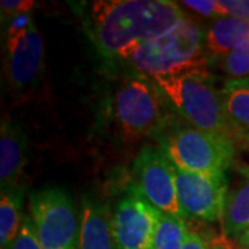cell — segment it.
Instances as JSON below:
<instances>
[{"label": "cell", "mask_w": 249, "mask_h": 249, "mask_svg": "<svg viewBox=\"0 0 249 249\" xmlns=\"http://www.w3.org/2000/svg\"><path fill=\"white\" fill-rule=\"evenodd\" d=\"M85 19L98 53L124 60L137 47L170 32L186 16L168 0H98L90 3Z\"/></svg>", "instance_id": "1"}, {"label": "cell", "mask_w": 249, "mask_h": 249, "mask_svg": "<svg viewBox=\"0 0 249 249\" xmlns=\"http://www.w3.org/2000/svg\"><path fill=\"white\" fill-rule=\"evenodd\" d=\"M169 107L193 127L231 139L235 132L227 119L220 91L214 89L208 70L151 78Z\"/></svg>", "instance_id": "2"}, {"label": "cell", "mask_w": 249, "mask_h": 249, "mask_svg": "<svg viewBox=\"0 0 249 249\" xmlns=\"http://www.w3.org/2000/svg\"><path fill=\"white\" fill-rule=\"evenodd\" d=\"M205 49L202 28L186 18L170 32L137 47L124 61L132 71L148 78L178 75L206 70L209 58Z\"/></svg>", "instance_id": "3"}, {"label": "cell", "mask_w": 249, "mask_h": 249, "mask_svg": "<svg viewBox=\"0 0 249 249\" xmlns=\"http://www.w3.org/2000/svg\"><path fill=\"white\" fill-rule=\"evenodd\" d=\"M112 109L116 124L126 137L160 136L170 124L169 107L151 78L129 72L119 82Z\"/></svg>", "instance_id": "4"}, {"label": "cell", "mask_w": 249, "mask_h": 249, "mask_svg": "<svg viewBox=\"0 0 249 249\" xmlns=\"http://www.w3.org/2000/svg\"><path fill=\"white\" fill-rule=\"evenodd\" d=\"M160 148L175 168L201 175H224L235 155L231 139L193 126L168 127L157 136Z\"/></svg>", "instance_id": "5"}, {"label": "cell", "mask_w": 249, "mask_h": 249, "mask_svg": "<svg viewBox=\"0 0 249 249\" xmlns=\"http://www.w3.org/2000/svg\"><path fill=\"white\" fill-rule=\"evenodd\" d=\"M29 212L43 249H79V224L71 196L45 187L29 196Z\"/></svg>", "instance_id": "6"}, {"label": "cell", "mask_w": 249, "mask_h": 249, "mask_svg": "<svg viewBox=\"0 0 249 249\" xmlns=\"http://www.w3.org/2000/svg\"><path fill=\"white\" fill-rule=\"evenodd\" d=\"M136 187L160 213L184 220L178 202L175 166L160 147L145 145L134 160Z\"/></svg>", "instance_id": "7"}, {"label": "cell", "mask_w": 249, "mask_h": 249, "mask_svg": "<svg viewBox=\"0 0 249 249\" xmlns=\"http://www.w3.org/2000/svg\"><path fill=\"white\" fill-rule=\"evenodd\" d=\"M160 213L137 187H129L112 216L116 249H152Z\"/></svg>", "instance_id": "8"}, {"label": "cell", "mask_w": 249, "mask_h": 249, "mask_svg": "<svg viewBox=\"0 0 249 249\" xmlns=\"http://www.w3.org/2000/svg\"><path fill=\"white\" fill-rule=\"evenodd\" d=\"M176 188L184 216L202 222L220 220L227 198L226 175H201L175 168Z\"/></svg>", "instance_id": "9"}, {"label": "cell", "mask_w": 249, "mask_h": 249, "mask_svg": "<svg viewBox=\"0 0 249 249\" xmlns=\"http://www.w3.org/2000/svg\"><path fill=\"white\" fill-rule=\"evenodd\" d=\"M6 78L10 89L24 94L36 88L43 72L45 45L35 22L27 31L6 36Z\"/></svg>", "instance_id": "10"}, {"label": "cell", "mask_w": 249, "mask_h": 249, "mask_svg": "<svg viewBox=\"0 0 249 249\" xmlns=\"http://www.w3.org/2000/svg\"><path fill=\"white\" fill-rule=\"evenodd\" d=\"M29 162V140L24 127L3 119L0 129V186L1 190L21 186L19 178Z\"/></svg>", "instance_id": "11"}, {"label": "cell", "mask_w": 249, "mask_h": 249, "mask_svg": "<svg viewBox=\"0 0 249 249\" xmlns=\"http://www.w3.org/2000/svg\"><path fill=\"white\" fill-rule=\"evenodd\" d=\"M79 249H116L108 208L89 194L82 196Z\"/></svg>", "instance_id": "12"}, {"label": "cell", "mask_w": 249, "mask_h": 249, "mask_svg": "<svg viewBox=\"0 0 249 249\" xmlns=\"http://www.w3.org/2000/svg\"><path fill=\"white\" fill-rule=\"evenodd\" d=\"M249 42V21L220 17L205 32L206 52L213 55H227Z\"/></svg>", "instance_id": "13"}, {"label": "cell", "mask_w": 249, "mask_h": 249, "mask_svg": "<svg viewBox=\"0 0 249 249\" xmlns=\"http://www.w3.org/2000/svg\"><path fill=\"white\" fill-rule=\"evenodd\" d=\"M223 107L235 134L249 137V83L245 79L230 80L220 91Z\"/></svg>", "instance_id": "14"}, {"label": "cell", "mask_w": 249, "mask_h": 249, "mask_svg": "<svg viewBox=\"0 0 249 249\" xmlns=\"http://www.w3.org/2000/svg\"><path fill=\"white\" fill-rule=\"evenodd\" d=\"M24 187L1 190L0 196V249H10L22 226Z\"/></svg>", "instance_id": "15"}, {"label": "cell", "mask_w": 249, "mask_h": 249, "mask_svg": "<svg viewBox=\"0 0 249 249\" xmlns=\"http://www.w3.org/2000/svg\"><path fill=\"white\" fill-rule=\"evenodd\" d=\"M226 238H240L249 230V175L248 178L227 194L222 217Z\"/></svg>", "instance_id": "16"}, {"label": "cell", "mask_w": 249, "mask_h": 249, "mask_svg": "<svg viewBox=\"0 0 249 249\" xmlns=\"http://www.w3.org/2000/svg\"><path fill=\"white\" fill-rule=\"evenodd\" d=\"M186 231V223L183 219L160 213L152 249H181Z\"/></svg>", "instance_id": "17"}, {"label": "cell", "mask_w": 249, "mask_h": 249, "mask_svg": "<svg viewBox=\"0 0 249 249\" xmlns=\"http://www.w3.org/2000/svg\"><path fill=\"white\" fill-rule=\"evenodd\" d=\"M222 68L231 80L249 78V42L224 55Z\"/></svg>", "instance_id": "18"}, {"label": "cell", "mask_w": 249, "mask_h": 249, "mask_svg": "<svg viewBox=\"0 0 249 249\" xmlns=\"http://www.w3.org/2000/svg\"><path fill=\"white\" fill-rule=\"evenodd\" d=\"M10 249H43L37 240L31 216H24L21 230L18 232L17 238Z\"/></svg>", "instance_id": "19"}, {"label": "cell", "mask_w": 249, "mask_h": 249, "mask_svg": "<svg viewBox=\"0 0 249 249\" xmlns=\"http://www.w3.org/2000/svg\"><path fill=\"white\" fill-rule=\"evenodd\" d=\"M219 17H232L249 21V0H217Z\"/></svg>", "instance_id": "20"}, {"label": "cell", "mask_w": 249, "mask_h": 249, "mask_svg": "<svg viewBox=\"0 0 249 249\" xmlns=\"http://www.w3.org/2000/svg\"><path fill=\"white\" fill-rule=\"evenodd\" d=\"M34 6H35V1H31V0H3L0 1L1 21L7 22L9 19L21 13H29Z\"/></svg>", "instance_id": "21"}, {"label": "cell", "mask_w": 249, "mask_h": 249, "mask_svg": "<svg viewBox=\"0 0 249 249\" xmlns=\"http://www.w3.org/2000/svg\"><path fill=\"white\" fill-rule=\"evenodd\" d=\"M183 4L204 17H219L217 0H184Z\"/></svg>", "instance_id": "22"}, {"label": "cell", "mask_w": 249, "mask_h": 249, "mask_svg": "<svg viewBox=\"0 0 249 249\" xmlns=\"http://www.w3.org/2000/svg\"><path fill=\"white\" fill-rule=\"evenodd\" d=\"M34 17L29 13H21L16 17H13L11 19H9L6 22V28H7V36L11 35H17V34H21L24 31H27L28 28L31 27L34 24Z\"/></svg>", "instance_id": "23"}, {"label": "cell", "mask_w": 249, "mask_h": 249, "mask_svg": "<svg viewBox=\"0 0 249 249\" xmlns=\"http://www.w3.org/2000/svg\"><path fill=\"white\" fill-rule=\"evenodd\" d=\"M181 249H209V247H208V242L198 232L187 229L184 244H183Z\"/></svg>", "instance_id": "24"}, {"label": "cell", "mask_w": 249, "mask_h": 249, "mask_svg": "<svg viewBox=\"0 0 249 249\" xmlns=\"http://www.w3.org/2000/svg\"><path fill=\"white\" fill-rule=\"evenodd\" d=\"M238 245L245 247V248H249V230L247 232H244L240 238H238Z\"/></svg>", "instance_id": "25"}, {"label": "cell", "mask_w": 249, "mask_h": 249, "mask_svg": "<svg viewBox=\"0 0 249 249\" xmlns=\"http://www.w3.org/2000/svg\"><path fill=\"white\" fill-rule=\"evenodd\" d=\"M235 249H249V248H245V247H241V245H238Z\"/></svg>", "instance_id": "26"}, {"label": "cell", "mask_w": 249, "mask_h": 249, "mask_svg": "<svg viewBox=\"0 0 249 249\" xmlns=\"http://www.w3.org/2000/svg\"><path fill=\"white\" fill-rule=\"evenodd\" d=\"M245 80H247V82H248V83H249V78H245Z\"/></svg>", "instance_id": "27"}]
</instances>
